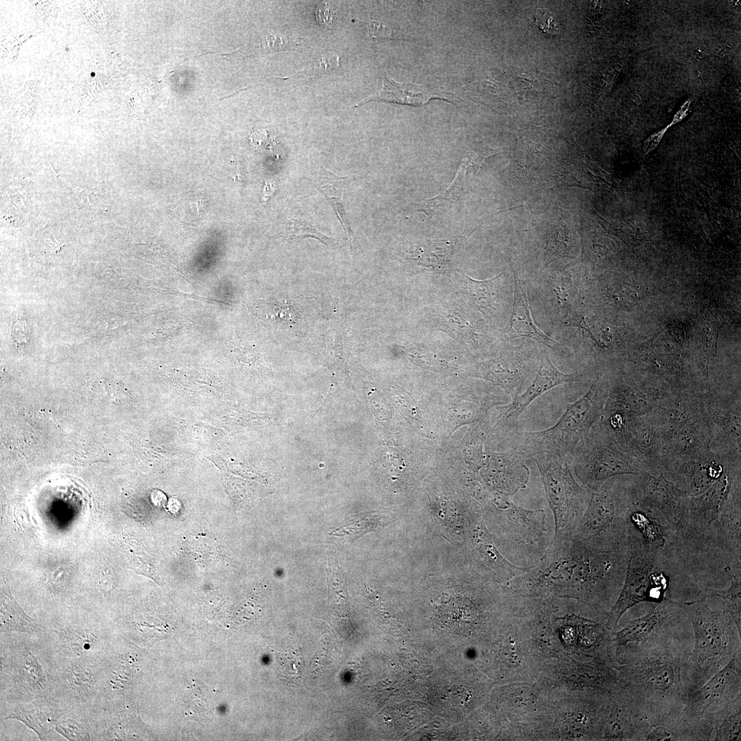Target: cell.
Listing matches in <instances>:
<instances>
[{
	"label": "cell",
	"mask_w": 741,
	"mask_h": 741,
	"mask_svg": "<svg viewBox=\"0 0 741 741\" xmlns=\"http://www.w3.org/2000/svg\"><path fill=\"white\" fill-rule=\"evenodd\" d=\"M626 561L627 548L598 552L570 537L552 541L540 562L508 586L520 595L574 598L607 613L622 587Z\"/></svg>",
	"instance_id": "obj_1"
},
{
	"label": "cell",
	"mask_w": 741,
	"mask_h": 741,
	"mask_svg": "<svg viewBox=\"0 0 741 741\" xmlns=\"http://www.w3.org/2000/svg\"><path fill=\"white\" fill-rule=\"evenodd\" d=\"M681 628L616 647L622 686L657 722L682 716L687 693L685 668L692 639Z\"/></svg>",
	"instance_id": "obj_2"
},
{
	"label": "cell",
	"mask_w": 741,
	"mask_h": 741,
	"mask_svg": "<svg viewBox=\"0 0 741 741\" xmlns=\"http://www.w3.org/2000/svg\"><path fill=\"white\" fill-rule=\"evenodd\" d=\"M682 614L694 631L685 668L687 692L696 690L741 652L740 633L730 615L711 609L705 597L681 602Z\"/></svg>",
	"instance_id": "obj_3"
},
{
	"label": "cell",
	"mask_w": 741,
	"mask_h": 741,
	"mask_svg": "<svg viewBox=\"0 0 741 741\" xmlns=\"http://www.w3.org/2000/svg\"><path fill=\"white\" fill-rule=\"evenodd\" d=\"M55 659L41 634L0 633V702L54 696Z\"/></svg>",
	"instance_id": "obj_4"
},
{
	"label": "cell",
	"mask_w": 741,
	"mask_h": 741,
	"mask_svg": "<svg viewBox=\"0 0 741 741\" xmlns=\"http://www.w3.org/2000/svg\"><path fill=\"white\" fill-rule=\"evenodd\" d=\"M633 475L611 478L592 491L586 510L572 537L598 552L626 549L628 515L635 500Z\"/></svg>",
	"instance_id": "obj_5"
},
{
	"label": "cell",
	"mask_w": 741,
	"mask_h": 741,
	"mask_svg": "<svg viewBox=\"0 0 741 741\" xmlns=\"http://www.w3.org/2000/svg\"><path fill=\"white\" fill-rule=\"evenodd\" d=\"M608 391L595 379L585 394L567 404L566 411L552 427L541 431H514L513 447L527 458L541 453H555L568 459L600 417Z\"/></svg>",
	"instance_id": "obj_6"
},
{
	"label": "cell",
	"mask_w": 741,
	"mask_h": 741,
	"mask_svg": "<svg viewBox=\"0 0 741 741\" xmlns=\"http://www.w3.org/2000/svg\"><path fill=\"white\" fill-rule=\"evenodd\" d=\"M627 561L622 587L607 612L606 627L614 630L622 616L642 602L656 604L670 596V578L660 571L664 550L644 543L628 524Z\"/></svg>",
	"instance_id": "obj_7"
},
{
	"label": "cell",
	"mask_w": 741,
	"mask_h": 741,
	"mask_svg": "<svg viewBox=\"0 0 741 741\" xmlns=\"http://www.w3.org/2000/svg\"><path fill=\"white\" fill-rule=\"evenodd\" d=\"M541 475L545 495L554 519L552 541L572 537L588 505L591 490L573 474L566 458L555 453L532 456Z\"/></svg>",
	"instance_id": "obj_8"
},
{
	"label": "cell",
	"mask_w": 741,
	"mask_h": 741,
	"mask_svg": "<svg viewBox=\"0 0 741 741\" xmlns=\"http://www.w3.org/2000/svg\"><path fill=\"white\" fill-rule=\"evenodd\" d=\"M567 460L576 480L591 491L611 478L646 472L636 458L622 451L594 425Z\"/></svg>",
	"instance_id": "obj_9"
},
{
	"label": "cell",
	"mask_w": 741,
	"mask_h": 741,
	"mask_svg": "<svg viewBox=\"0 0 741 741\" xmlns=\"http://www.w3.org/2000/svg\"><path fill=\"white\" fill-rule=\"evenodd\" d=\"M740 696L741 652H738L703 685L685 696L682 717L697 740H710L711 731L706 719Z\"/></svg>",
	"instance_id": "obj_10"
},
{
	"label": "cell",
	"mask_w": 741,
	"mask_h": 741,
	"mask_svg": "<svg viewBox=\"0 0 741 741\" xmlns=\"http://www.w3.org/2000/svg\"><path fill=\"white\" fill-rule=\"evenodd\" d=\"M41 624L46 627L41 635L58 657L100 659L117 636L114 626L103 621L66 619Z\"/></svg>",
	"instance_id": "obj_11"
},
{
	"label": "cell",
	"mask_w": 741,
	"mask_h": 741,
	"mask_svg": "<svg viewBox=\"0 0 741 741\" xmlns=\"http://www.w3.org/2000/svg\"><path fill=\"white\" fill-rule=\"evenodd\" d=\"M55 655V654H54ZM56 656L53 695L71 711L90 718L102 681L99 659Z\"/></svg>",
	"instance_id": "obj_12"
},
{
	"label": "cell",
	"mask_w": 741,
	"mask_h": 741,
	"mask_svg": "<svg viewBox=\"0 0 741 741\" xmlns=\"http://www.w3.org/2000/svg\"><path fill=\"white\" fill-rule=\"evenodd\" d=\"M495 517L504 534L514 543L535 551L547 550L549 532L545 513L542 509L530 510L515 504L508 496L499 494L493 499Z\"/></svg>",
	"instance_id": "obj_13"
},
{
	"label": "cell",
	"mask_w": 741,
	"mask_h": 741,
	"mask_svg": "<svg viewBox=\"0 0 741 741\" xmlns=\"http://www.w3.org/2000/svg\"><path fill=\"white\" fill-rule=\"evenodd\" d=\"M633 481L637 502L659 512L673 534L686 511L688 495L662 473L644 472L633 475Z\"/></svg>",
	"instance_id": "obj_14"
},
{
	"label": "cell",
	"mask_w": 741,
	"mask_h": 741,
	"mask_svg": "<svg viewBox=\"0 0 741 741\" xmlns=\"http://www.w3.org/2000/svg\"><path fill=\"white\" fill-rule=\"evenodd\" d=\"M711 442V430L703 414L677 430L663 444L659 473L665 475L680 464L713 454Z\"/></svg>",
	"instance_id": "obj_15"
},
{
	"label": "cell",
	"mask_w": 741,
	"mask_h": 741,
	"mask_svg": "<svg viewBox=\"0 0 741 741\" xmlns=\"http://www.w3.org/2000/svg\"><path fill=\"white\" fill-rule=\"evenodd\" d=\"M702 413L726 454L740 456V399L698 395ZM711 442V443H712Z\"/></svg>",
	"instance_id": "obj_16"
},
{
	"label": "cell",
	"mask_w": 741,
	"mask_h": 741,
	"mask_svg": "<svg viewBox=\"0 0 741 741\" xmlns=\"http://www.w3.org/2000/svg\"><path fill=\"white\" fill-rule=\"evenodd\" d=\"M533 368L532 355L510 346H506L497 357L480 363L478 376L501 386L514 399L521 394Z\"/></svg>",
	"instance_id": "obj_17"
},
{
	"label": "cell",
	"mask_w": 741,
	"mask_h": 741,
	"mask_svg": "<svg viewBox=\"0 0 741 741\" xmlns=\"http://www.w3.org/2000/svg\"><path fill=\"white\" fill-rule=\"evenodd\" d=\"M685 620L679 601L667 598L661 602L653 604L643 616L629 621L622 630L615 633L613 642L615 647L630 642H644L681 626Z\"/></svg>",
	"instance_id": "obj_18"
},
{
	"label": "cell",
	"mask_w": 741,
	"mask_h": 741,
	"mask_svg": "<svg viewBox=\"0 0 741 741\" xmlns=\"http://www.w3.org/2000/svg\"><path fill=\"white\" fill-rule=\"evenodd\" d=\"M68 711L71 710L54 696L22 702H0V720H19L32 730L40 740H47L56 731L58 718Z\"/></svg>",
	"instance_id": "obj_19"
},
{
	"label": "cell",
	"mask_w": 741,
	"mask_h": 741,
	"mask_svg": "<svg viewBox=\"0 0 741 741\" xmlns=\"http://www.w3.org/2000/svg\"><path fill=\"white\" fill-rule=\"evenodd\" d=\"M469 538L475 564L494 580L508 582L530 569L531 567L515 565L502 556L481 516L475 515L471 519Z\"/></svg>",
	"instance_id": "obj_20"
},
{
	"label": "cell",
	"mask_w": 741,
	"mask_h": 741,
	"mask_svg": "<svg viewBox=\"0 0 741 741\" xmlns=\"http://www.w3.org/2000/svg\"><path fill=\"white\" fill-rule=\"evenodd\" d=\"M582 376L578 373L565 374L557 369L552 362L548 353L543 352L537 374L528 389L513 399L510 404L502 412L500 420L513 429L519 415L537 397L558 385L565 383L581 381Z\"/></svg>",
	"instance_id": "obj_21"
},
{
	"label": "cell",
	"mask_w": 741,
	"mask_h": 741,
	"mask_svg": "<svg viewBox=\"0 0 741 741\" xmlns=\"http://www.w3.org/2000/svg\"><path fill=\"white\" fill-rule=\"evenodd\" d=\"M703 416L698 395L675 393L663 405L644 415L663 444L672 434Z\"/></svg>",
	"instance_id": "obj_22"
},
{
	"label": "cell",
	"mask_w": 741,
	"mask_h": 741,
	"mask_svg": "<svg viewBox=\"0 0 741 741\" xmlns=\"http://www.w3.org/2000/svg\"><path fill=\"white\" fill-rule=\"evenodd\" d=\"M528 458L516 449L495 456L484 464L486 480L500 494L510 496L526 487L530 470L526 464Z\"/></svg>",
	"instance_id": "obj_23"
},
{
	"label": "cell",
	"mask_w": 741,
	"mask_h": 741,
	"mask_svg": "<svg viewBox=\"0 0 741 741\" xmlns=\"http://www.w3.org/2000/svg\"><path fill=\"white\" fill-rule=\"evenodd\" d=\"M513 310L502 338L506 342L526 337L540 342L552 350L561 349V344L546 336L534 323L531 316L525 283L515 278Z\"/></svg>",
	"instance_id": "obj_24"
},
{
	"label": "cell",
	"mask_w": 741,
	"mask_h": 741,
	"mask_svg": "<svg viewBox=\"0 0 741 741\" xmlns=\"http://www.w3.org/2000/svg\"><path fill=\"white\" fill-rule=\"evenodd\" d=\"M450 93L429 91L421 86L412 83H398L385 75L381 89L352 107H360L371 102L395 103L414 107L422 106L431 99H443L450 101Z\"/></svg>",
	"instance_id": "obj_25"
},
{
	"label": "cell",
	"mask_w": 741,
	"mask_h": 741,
	"mask_svg": "<svg viewBox=\"0 0 741 741\" xmlns=\"http://www.w3.org/2000/svg\"><path fill=\"white\" fill-rule=\"evenodd\" d=\"M0 615V633H25L38 635L46 631V627L40 622L23 610L8 585L1 587Z\"/></svg>",
	"instance_id": "obj_26"
},
{
	"label": "cell",
	"mask_w": 741,
	"mask_h": 741,
	"mask_svg": "<svg viewBox=\"0 0 741 741\" xmlns=\"http://www.w3.org/2000/svg\"><path fill=\"white\" fill-rule=\"evenodd\" d=\"M705 721L712 732L711 740H740L741 696L711 714Z\"/></svg>",
	"instance_id": "obj_27"
},
{
	"label": "cell",
	"mask_w": 741,
	"mask_h": 741,
	"mask_svg": "<svg viewBox=\"0 0 741 741\" xmlns=\"http://www.w3.org/2000/svg\"><path fill=\"white\" fill-rule=\"evenodd\" d=\"M462 237L452 240L439 239L426 241L416 250L408 253L406 259L424 268H440L445 266L456 252L457 244Z\"/></svg>",
	"instance_id": "obj_28"
},
{
	"label": "cell",
	"mask_w": 741,
	"mask_h": 741,
	"mask_svg": "<svg viewBox=\"0 0 741 741\" xmlns=\"http://www.w3.org/2000/svg\"><path fill=\"white\" fill-rule=\"evenodd\" d=\"M729 582V585L726 589L703 587L700 597L718 598L721 600V609L730 615L741 633V573L733 574Z\"/></svg>",
	"instance_id": "obj_29"
},
{
	"label": "cell",
	"mask_w": 741,
	"mask_h": 741,
	"mask_svg": "<svg viewBox=\"0 0 741 741\" xmlns=\"http://www.w3.org/2000/svg\"><path fill=\"white\" fill-rule=\"evenodd\" d=\"M55 730L67 740H92L89 717L82 713L74 711L64 713L58 718Z\"/></svg>",
	"instance_id": "obj_30"
},
{
	"label": "cell",
	"mask_w": 741,
	"mask_h": 741,
	"mask_svg": "<svg viewBox=\"0 0 741 741\" xmlns=\"http://www.w3.org/2000/svg\"><path fill=\"white\" fill-rule=\"evenodd\" d=\"M395 516L386 513H370L358 517L340 530L333 532L335 535L346 536L355 539L362 534L381 528L395 520Z\"/></svg>",
	"instance_id": "obj_31"
},
{
	"label": "cell",
	"mask_w": 741,
	"mask_h": 741,
	"mask_svg": "<svg viewBox=\"0 0 741 741\" xmlns=\"http://www.w3.org/2000/svg\"><path fill=\"white\" fill-rule=\"evenodd\" d=\"M458 178L459 174L457 171L451 185L438 196L427 200L419 211H422L427 217H431L447 204L456 201L457 189L459 187Z\"/></svg>",
	"instance_id": "obj_32"
},
{
	"label": "cell",
	"mask_w": 741,
	"mask_h": 741,
	"mask_svg": "<svg viewBox=\"0 0 741 741\" xmlns=\"http://www.w3.org/2000/svg\"><path fill=\"white\" fill-rule=\"evenodd\" d=\"M284 237L287 239L313 237L325 244H329L331 241L327 236L314 229L309 223L298 219H291L286 222Z\"/></svg>",
	"instance_id": "obj_33"
},
{
	"label": "cell",
	"mask_w": 741,
	"mask_h": 741,
	"mask_svg": "<svg viewBox=\"0 0 741 741\" xmlns=\"http://www.w3.org/2000/svg\"><path fill=\"white\" fill-rule=\"evenodd\" d=\"M296 43L294 40L288 38L284 35L276 33H266L260 40V49L265 52L284 50L295 47Z\"/></svg>",
	"instance_id": "obj_34"
},
{
	"label": "cell",
	"mask_w": 741,
	"mask_h": 741,
	"mask_svg": "<svg viewBox=\"0 0 741 741\" xmlns=\"http://www.w3.org/2000/svg\"><path fill=\"white\" fill-rule=\"evenodd\" d=\"M340 64V56L336 53L325 54L318 62L306 71L305 74L312 78L319 75L332 74Z\"/></svg>",
	"instance_id": "obj_35"
},
{
	"label": "cell",
	"mask_w": 741,
	"mask_h": 741,
	"mask_svg": "<svg viewBox=\"0 0 741 741\" xmlns=\"http://www.w3.org/2000/svg\"><path fill=\"white\" fill-rule=\"evenodd\" d=\"M535 23L545 34L554 36L560 33L561 26L556 16L547 9H537Z\"/></svg>",
	"instance_id": "obj_36"
},
{
	"label": "cell",
	"mask_w": 741,
	"mask_h": 741,
	"mask_svg": "<svg viewBox=\"0 0 741 741\" xmlns=\"http://www.w3.org/2000/svg\"><path fill=\"white\" fill-rule=\"evenodd\" d=\"M283 677L290 681H296L297 677H300V672L303 667L302 657L296 652H285L283 659Z\"/></svg>",
	"instance_id": "obj_37"
},
{
	"label": "cell",
	"mask_w": 741,
	"mask_h": 741,
	"mask_svg": "<svg viewBox=\"0 0 741 741\" xmlns=\"http://www.w3.org/2000/svg\"><path fill=\"white\" fill-rule=\"evenodd\" d=\"M366 36L374 41L395 38L393 30L388 25L370 19L366 23Z\"/></svg>",
	"instance_id": "obj_38"
},
{
	"label": "cell",
	"mask_w": 741,
	"mask_h": 741,
	"mask_svg": "<svg viewBox=\"0 0 741 741\" xmlns=\"http://www.w3.org/2000/svg\"><path fill=\"white\" fill-rule=\"evenodd\" d=\"M97 591L104 598L111 596L115 590L113 575L108 570L101 572L95 579Z\"/></svg>",
	"instance_id": "obj_39"
},
{
	"label": "cell",
	"mask_w": 741,
	"mask_h": 741,
	"mask_svg": "<svg viewBox=\"0 0 741 741\" xmlns=\"http://www.w3.org/2000/svg\"><path fill=\"white\" fill-rule=\"evenodd\" d=\"M334 9L327 3H320L316 10V16L320 25L330 27L334 17Z\"/></svg>",
	"instance_id": "obj_40"
},
{
	"label": "cell",
	"mask_w": 741,
	"mask_h": 741,
	"mask_svg": "<svg viewBox=\"0 0 741 741\" xmlns=\"http://www.w3.org/2000/svg\"><path fill=\"white\" fill-rule=\"evenodd\" d=\"M669 128L670 126L668 125L665 128L652 133L644 140L642 145V152L644 156L648 155L658 146Z\"/></svg>",
	"instance_id": "obj_41"
},
{
	"label": "cell",
	"mask_w": 741,
	"mask_h": 741,
	"mask_svg": "<svg viewBox=\"0 0 741 741\" xmlns=\"http://www.w3.org/2000/svg\"><path fill=\"white\" fill-rule=\"evenodd\" d=\"M326 197L329 200L331 204L333 207V209L335 210L336 213L338 215V217L340 218L342 224L344 226V229H346V231L348 233L349 235L350 236V237H351L352 235H353V233H352V231H351V228L350 227V224H349V221L347 220V217H346L344 207L342 202H341L342 200L340 199V198H337L336 197H330V196H326Z\"/></svg>",
	"instance_id": "obj_42"
},
{
	"label": "cell",
	"mask_w": 741,
	"mask_h": 741,
	"mask_svg": "<svg viewBox=\"0 0 741 741\" xmlns=\"http://www.w3.org/2000/svg\"><path fill=\"white\" fill-rule=\"evenodd\" d=\"M692 99H688L680 106L679 109L674 114L672 121L668 124L670 127L681 121L688 115Z\"/></svg>",
	"instance_id": "obj_43"
}]
</instances>
